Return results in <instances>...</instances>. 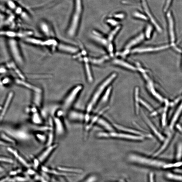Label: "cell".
<instances>
[{"instance_id": "obj_28", "label": "cell", "mask_w": 182, "mask_h": 182, "mask_svg": "<svg viewBox=\"0 0 182 182\" xmlns=\"http://www.w3.org/2000/svg\"><path fill=\"white\" fill-rule=\"evenodd\" d=\"M113 62L116 64L120 65V66L124 67L125 68L131 70H132L135 71V70H136V68L135 67L128 63L118 59H115L114 60Z\"/></svg>"}, {"instance_id": "obj_11", "label": "cell", "mask_w": 182, "mask_h": 182, "mask_svg": "<svg viewBox=\"0 0 182 182\" xmlns=\"http://www.w3.org/2000/svg\"><path fill=\"white\" fill-rule=\"evenodd\" d=\"M174 136V133H173L172 132L169 133L168 135L166 136L164 140L162 142L161 145L154 154L153 155L154 157H157V156L161 154L166 150L170 143H171Z\"/></svg>"}, {"instance_id": "obj_4", "label": "cell", "mask_w": 182, "mask_h": 182, "mask_svg": "<svg viewBox=\"0 0 182 182\" xmlns=\"http://www.w3.org/2000/svg\"><path fill=\"white\" fill-rule=\"evenodd\" d=\"M115 74H112L111 76L105 80L102 85H100L93 95L90 101L88 104L86 108V113L87 115H90V114L92 110L95 105L98 101L100 97L103 92L105 89L106 88L109 84L112 81L114 78H115Z\"/></svg>"}, {"instance_id": "obj_21", "label": "cell", "mask_w": 182, "mask_h": 182, "mask_svg": "<svg viewBox=\"0 0 182 182\" xmlns=\"http://www.w3.org/2000/svg\"><path fill=\"white\" fill-rule=\"evenodd\" d=\"M142 3H143L144 10H145L146 13L147 14H148L149 17L150 18L151 22H152L154 25L155 26L156 29H157L158 31L161 32V29L159 25L156 22V21L155 20L154 18H153L150 11H149L148 6H147V4L145 0H142Z\"/></svg>"}, {"instance_id": "obj_18", "label": "cell", "mask_w": 182, "mask_h": 182, "mask_svg": "<svg viewBox=\"0 0 182 182\" xmlns=\"http://www.w3.org/2000/svg\"><path fill=\"white\" fill-rule=\"evenodd\" d=\"M108 109V107L104 108L102 109L101 111L99 112V113L97 114L96 115L93 117V118L90 120V122L86 128V130L87 131H89L95 123H96L99 119L101 117L100 116L102 115L103 113H104L105 111Z\"/></svg>"}, {"instance_id": "obj_24", "label": "cell", "mask_w": 182, "mask_h": 182, "mask_svg": "<svg viewBox=\"0 0 182 182\" xmlns=\"http://www.w3.org/2000/svg\"><path fill=\"white\" fill-rule=\"evenodd\" d=\"M169 27V32L170 37L172 42L174 41L175 37L174 32V23L171 13L169 12L167 14Z\"/></svg>"}, {"instance_id": "obj_7", "label": "cell", "mask_w": 182, "mask_h": 182, "mask_svg": "<svg viewBox=\"0 0 182 182\" xmlns=\"http://www.w3.org/2000/svg\"><path fill=\"white\" fill-rule=\"evenodd\" d=\"M182 115V100L175 109L170 119L168 124L170 130H172L174 129L175 126L178 123Z\"/></svg>"}, {"instance_id": "obj_29", "label": "cell", "mask_w": 182, "mask_h": 182, "mask_svg": "<svg viewBox=\"0 0 182 182\" xmlns=\"http://www.w3.org/2000/svg\"><path fill=\"white\" fill-rule=\"evenodd\" d=\"M32 120L34 124L39 125L42 123V120L38 111L32 113Z\"/></svg>"}, {"instance_id": "obj_48", "label": "cell", "mask_w": 182, "mask_h": 182, "mask_svg": "<svg viewBox=\"0 0 182 182\" xmlns=\"http://www.w3.org/2000/svg\"><path fill=\"white\" fill-rule=\"evenodd\" d=\"M3 171V169L2 168L1 166H0V172H2Z\"/></svg>"}, {"instance_id": "obj_37", "label": "cell", "mask_w": 182, "mask_h": 182, "mask_svg": "<svg viewBox=\"0 0 182 182\" xmlns=\"http://www.w3.org/2000/svg\"><path fill=\"white\" fill-rule=\"evenodd\" d=\"M1 137L2 138L6 140L9 142H11V143H15V141H14L13 139L10 138V137L7 136L5 134H2Z\"/></svg>"}, {"instance_id": "obj_6", "label": "cell", "mask_w": 182, "mask_h": 182, "mask_svg": "<svg viewBox=\"0 0 182 182\" xmlns=\"http://www.w3.org/2000/svg\"><path fill=\"white\" fill-rule=\"evenodd\" d=\"M83 88L80 85H77L72 88L62 102V107L65 110H67L72 106Z\"/></svg>"}, {"instance_id": "obj_49", "label": "cell", "mask_w": 182, "mask_h": 182, "mask_svg": "<svg viewBox=\"0 0 182 182\" xmlns=\"http://www.w3.org/2000/svg\"><path fill=\"white\" fill-rule=\"evenodd\" d=\"M2 109H2V107L1 106H0V110H1Z\"/></svg>"}, {"instance_id": "obj_32", "label": "cell", "mask_w": 182, "mask_h": 182, "mask_svg": "<svg viewBox=\"0 0 182 182\" xmlns=\"http://www.w3.org/2000/svg\"><path fill=\"white\" fill-rule=\"evenodd\" d=\"M164 111H163L161 115L160 120V124L162 127H164L166 125L167 121V107L164 108Z\"/></svg>"}, {"instance_id": "obj_44", "label": "cell", "mask_w": 182, "mask_h": 182, "mask_svg": "<svg viewBox=\"0 0 182 182\" xmlns=\"http://www.w3.org/2000/svg\"><path fill=\"white\" fill-rule=\"evenodd\" d=\"M114 17L116 18L123 19L124 17L125 16L124 14H118L115 15V16H114Z\"/></svg>"}, {"instance_id": "obj_33", "label": "cell", "mask_w": 182, "mask_h": 182, "mask_svg": "<svg viewBox=\"0 0 182 182\" xmlns=\"http://www.w3.org/2000/svg\"><path fill=\"white\" fill-rule=\"evenodd\" d=\"M140 104H141L145 108L148 109L149 111L153 112V109L152 107L150 105L143 101V100L140 99Z\"/></svg>"}, {"instance_id": "obj_13", "label": "cell", "mask_w": 182, "mask_h": 182, "mask_svg": "<svg viewBox=\"0 0 182 182\" xmlns=\"http://www.w3.org/2000/svg\"><path fill=\"white\" fill-rule=\"evenodd\" d=\"M58 144H53L51 145L47 146V148L39 155L38 158V160L39 164L44 162L47 159L53 152L57 148Z\"/></svg>"}, {"instance_id": "obj_8", "label": "cell", "mask_w": 182, "mask_h": 182, "mask_svg": "<svg viewBox=\"0 0 182 182\" xmlns=\"http://www.w3.org/2000/svg\"><path fill=\"white\" fill-rule=\"evenodd\" d=\"M56 50L60 52L73 55L77 54L80 51L77 47L66 43L59 42L56 48Z\"/></svg>"}, {"instance_id": "obj_10", "label": "cell", "mask_w": 182, "mask_h": 182, "mask_svg": "<svg viewBox=\"0 0 182 182\" xmlns=\"http://www.w3.org/2000/svg\"><path fill=\"white\" fill-rule=\"evenodd\" d=\"M143 115L145 122L147 125H148L149 129H150L152 132L153 133L154 136H155L158 141L162 143L164 140L166 136H165L159 131L158 128L155 126V125L153 124L150 120H149L148 118L146 116L143 112Z\"/></svg>"}, {"instance_id": "obj_30", "label": "cell", "mask_w": 182, "mask_h": 182, "mask_svg": "<svg viewBox=\"0 0 182 182\" xmlns=\"http://www.w3.org/2000/svg\"><path fill=\"white\" fill-rule=\"evenodd\" d=\"M58 169L64 172L71 173H80L82 172V170L80 169L74 168L64 167H59Z\"/></svg>"}, {"instance_id": "obj_27", "label": "cell", "mask_w": 182, "mask_h": 182, "mask_svg": "<svg viewBox=\"0 0 182 182\" xmlns=\"http://www.w3.org/2000/svg\"><path fill=\"white\" fill-rule=\"evenodd\" d=\"M144 37V34H141L139 36H138L136 38H135L133 39L131 41L129 42L126 47V48L127 49H129L130 48L133 46L136 45V44L140 43L143 40Z\"/></svg>"}, {"instance_id": "obj_36", "label": "cell", "mask_w": 182, "mask_h": 182, "mask_svg": "<svg viewBox=\"0 0 182 182\" xmlns=\"http://www.w3.org/2000/svg\"><path fill=\"white\" fill-rule=\"evenodd\" d=\"M111 88H110L107 90L106 92L105 93L103 97H102V101L103 103L107 101L108 100L110 94Z\"/></svg>"}, {"instance_id": "obj_3", "label": "cell", "mask_w": 182, "mask_h": 182, "mask_svg": "<svg viewBox=\"0 0 182 182\" xmlns=\"http://www.w3.org/2000/svg\"><path fill=\"white\" fill-rule=\"evenodd\" d=\"M97 136L100 138H112L123 140H129L130 141H141L146 138L143 136L128 133L121 132H100L97 134Z\"/></svg>"}, {"instance_id": "obj_39", "label": "cell", "mask_w": 182, "mask_h": 182, "mask_svg": "<svg viewBox=\"0 0 182 182\" xmlns=\"http://www.w3.org/2000/svg\"><path fill=\"white\" fill-rule=\"evenodd\" d=\"M0 161L9 163H12L13 162V161L10 158L3 157H0Z\"/></svg>"}, {"instance_id": "obj_45", "label": "cell", "mask_w": 182, "mask_h": 182, "mask_svg": "<svg viewBox=\"0 0 182 182\" xmlns=\"http://www.w3.org/2000/svg\"><path fill=\"white\" fill-rule=\"evenodd\" d=\"M8 145L5 142L3 141H0V145H2L3 146H7Z\"/></svg>"}, {"instance_id": "obj_38", "label": "cell", "mask_w": 182, "mask_h": 182, "mask_svg": "<svg viewBox=\"0 0 182 182\" xmlns=\"http://www.w3.org/2000/svg\"><path fill=\"white\" fill-rule=\"evenodd\" d=\"M134 15L135 17L137 18L142 19L145 20H148V18H147L145 16L138 12H135L134 14Z\"/></svg>"}, {"instance_id": "obj_17", "label": "cell", "mask_w": 182, "mask_h": 182, "mask_svg": "<svg viewBox=\"0 0 182 182\" xmlns=\"http://www.w3.org/2000/svg\"><path fill=\"white\" fill-rule=\"evenodd\" d=\"M16 82L19 85L24 86L25 87L29 88V89L31 90L32 92H40L42 91V90L39 87H37L32 84L25 81L24 80H19L17 79L16 80Z\"/></svg>"}, {"instance_id": "obj_41", "label": "cell", "mask_w": 182, "mask_h": 182, "mask_svg": "<svg viewBox=\"0 0 182 182\" xmlns=\"http://www.w3.org/2000/svg\"><path fill=\"white\" fill-rule=\"evenodd\" d=\"M107 22L110 23V24H111V25L114 26L118 24V22L117 21L113 19H109L107 20Z\"/></svg>"}, {"instance_id": "obj_23", "label": "cell", "mask_w": 182, "mask_h": 182, "mask_svg": "<svg viewBox=\"0 0 182 182\" xmlns=\"http://www.w3.org/2000/svg\"><path fill=\"white\" fill-rule=\"evenodd\" d=\"M14 95L13 93L12 92H11L8 95L7 98L6 100L5 104L3 109H2V111L1 113V117H0V119L1 120L3 118L6 113L7 110L8 109L9 106V105H10L12 99Z\"/></svg>"}, {"instance_id": "obj_14", "label": "cell", "mask_w": 182, "mask_h": 182, "mask_svg": "<svg viewBox=\"0 0 182 182\" xmlns=\"http://www.w3.org/2000/svg\"><path fill=\"white\" fill-rule=\"evenodd\" d=\"M11 50L16 61L20 64H22L23 60L19 48L18 47L17 42L14 40H11Z\"/></svg>"}, {"instance_id": "obj_5", "label": "cell", "mask_w": 182, "mask_h": 182, "mask_svg": "<svg viewBox=\"0 0 182 182\" xmlns=\"http://www.w3.org/2000/svg\"><path fill=\"white\" fill-rule=\"evenodd\" d=\"M24 40L27 42L32 45L41 47L50 48L52 50H55L59 42V41L57 40L56 38L41 39L30 36L24 39Z\"/></svg>"}, {"instance_id": "obj_12", "label": "cell", "mask_w": 182, "mask_h": 182, "mask_svg": "<svg viewBox=\"0 0 182 182\" xmlns=\"http://www.w3.org/2000/svg\"><path fill=\"white\" fill-rule=\"evenodd\" d=\"M113 127L116 129L120 130L121 132L128 133L135 135H140L145 137L146 138H152L151 135L149 134L144 133V132L139 131V130L133 129L131 128L123 126L122 125L118 124H114Z\"/></svg>"}, {"instance_id": "obj_47", "label": "cell", "mask_w": 182, "mask_h": 182, "mask_svg": "<svg viewBox=\"0 0 182 182\" xmlns=\"http://www.w3.org/2000/svg\"><path fill=\"white\" fill-rule=\"evenodd\" d=\"M178 164L179 167L182 166V161H178Z\"/></svg>"}, {"instance_id": "obj_19", "label": "cell", "mask_w": 182, "mask_h": 182, "mask_svg": "<svg viewBox=\"0 0 182 182\" xmlns=\"http://www.w3.org/2000/svg\"><path fill=\"white\" fill-rule=\"evenodd\" d=\"M33 101L34 105L37 107L41 106L43 100V91L40 92H33Z\"/></svg>"}, {"instance_id": "obj_20", "label": "cell", "mask_w": 182, "mask_h": 182, "mask_svg": "<svg viewBox=\"0 0 182 182\" xmlns=\"http://www.w3.org/2000/svg\"><path fill=\"white\" fill-rule=\"evenodd\" d=\"M97 124L105 129L107 130V132L114 131V128L111 124L105 119L100 117L97 121Z\"/></svg>"}, {"instance_id": "obj_26", "label": "cell", "mask_w": 182, "mask_h": 182, "mask_svg": "<svg viewBox=\"0 0 182 182\" xmlns=\"http://www.w3.org/2000/svg\"><path fill=\"white\" fill-rule=\"evenodd\" d=\"M165 177L170 181L182 182V175L168 173L166 174Z\"/></svg>"}, {"instance_id": "obj_43", "label": "cell", "mask_w": 182, "mask_h": 182, "mask_svg": "<svg viewBox=\"0 0 182 182\" xmlns=\"http://www.w3.org/2000/svg\"><path fill=\"white\" fill-rule=\"evenodd\" d=\"M149 182H155L154 174L153 172H151L149 174Z\"/></svg>"}, {"instance_id": "obj_22", "label": "cell", "mask_w": 182, "mask_h": 182, "mask_svg": "<svg viewBox=\"0 0 182 182\" xmlns=\"http://www.w3.org/2000/svg\"><path fill=\"white\" fill-rule=\"evenodd\" d=\"M70 118L72 120L82 121L85 120V114L76 111L71 112L70 114Z\"/></svg>"}, {"instance_id": "obj_35", "label": "cell", "mask_w": 182, "mask_h": 182, "mask_svg": "<svg viewBox=\"0 0 182 182\" xmlns=\"http://www.w3.org/2000/svg\"><path fill=\"white\" fill-rule=\"evenodd\" d=\"M36 135L37 138L39 141L42 142H44L47 140V138L45 135L40 133H37Z\"/></svg>"}, {"instance_id": "obj_40", "label": "cell", "mask_w": 182, "mask_h": 182, "mask_svg": "<svg viewBox=\"0 0 182 182\" xmlns=\"http://www.w3.org/2000/svg\"><path fill=\"white\" fill-rule=\"evenodd\" d=\"M151 30V27L150 26H149L148 28H147L146 32V35L147 38H149L150 37Z\"/></svg>"}, {"instance_id": "obj_31", "label": "cell", "mask_w": 182, "mask_h": 182, "mask_svg": "<svg viewBox=\"0 0 182 182\" xmlns=\"http://www.w3.org/2000/svg\"><path fill=\"white\" fill-rule=\"evenodd\" d=\"M138 89L137 88L135 92V109L136 114H138L139 110L140 99L138 95Z\"/></svg>"}, {"instance_id": "obj_46", "label": "cell", "mask_w": 182, "mask_h": 182, "mask_svg": "<svg viewBox=\"0 0 182 182\" xmlns=\"http://www.w3.org/2000/svg\"><path fill=\"white\" fill-rule=\"evenodd\" d=\"M6 72V70L4 68L0 69V73H5Z\"/></svg>"}, {"instance_id": "obj_9", "label": "cell", "mask_w": 182, "mask_h": 182, "mask_svg": "<svg viewBox=\"0 0 182 182\" xmlns=\"http://www.w3.org/2000/svg\"><path fill=\"white\" fill-rule=\"evenodd\" d=\"M39 27L42 33L46 38H55L54 30L49 23L45 20L42 21L39 23Z\"/></svg>"}, {"instance_id": "obj_2", "label": "cell", "mask_w": 182, "mask_h": 182, "mask_svg": "<svg viewBox=\"0 0 182 182\" xmlns=\"http://www.w3.org/2000/svg\"><path fill=\"white\" fill-rule=\"evenodd\" d=\"M129 159L132 162L158 168H164L165 166L167 164L161 160L146 157L135 153L130 154L129 155Z\"/></svg>"}, {"instance_id": "obj_1", "label": "cell", "mask_w": 182, "mask_h": 182, "mask_svg": "<svg viewBox=\"0 0 182 182\" xmlns=\"http://www.w3.org/2000/svg\"><path fill=\"white\" fill-rule=\"evenodd\" d=\"M82 11L81 0H74L73 10L66 31L69 38H74L78 33Z\"/></svg>"}, {"instance_id": "obj_42", "label": "cell", "mask_w": 182, "mask_h": 182, "mask_svg": "<svg viewBox=\"0 0 182 182\" xmlns=\"http://www.w3.org/2000/svg\"><path fill=\"white\" fill-rule=\"evenodd\" d=\"M171 1L172 0H167L166 5L164 8L165 11H166L168 10V8L169 7V6H170Z\"/></svg>"}, {"instance_id": "obj_34", "label": "cell", "mask_w": 182, "mask_h": 182, "mask_svg": "<svg viewBox=\"0 0 182 182\" xmlns=\"http://www.w3.org/2000/svg\"><path fill=\"white\" fill-rule=\"evenodd\" d=\"M120 29V26H118L115 29H114L112 32L110 34L109 36L108 37V40L109 42H111L113 38V37L117 33L119 30Z\"/></svg>"}, {"instance_id": "obj_16", "label": "cell", "mask_w": 182, "mask_h": 182, "mask_svg": "<svg viewBox=\"0 0 182 182\" xmlns=\"http://www.w3.org/2000/svg\"><path fill=\"white\" fill-rule=\"evenodd\" d=\"M174 157L177 162L180 161L182 158V140H179L175 144Z\"/></svg>"}, {"instance_id": "obj_25", "label": "cell", "mask_w": 182, "mask_h": 182, "mask_svg": "<svg viewBox=\"0 0 182 182\" xmlns=\"http://www.w3.org/2000/svg\"><path fill=\"white\" fill-rule=\"evenodd\" d=\"M167 46L163 47H162L157 48H138L135 49L132 51L133 53H142L145 52H151V51H156L162 50V49L167 48Z\"/></svg>"}, {"instance_id": "obj_15", "label": "cell", "mask_w": 182, "mask_h": 182, "mask_svg": "<svg viewBox=\"0 0 182 182\" xmlns=\"http://www.w3.org/2000/svg\"><path fill=\"white\" fill-rule=\"evenodd\" d=\"M53 121L56 133L58 135L63 134L64 132V128L61 119L58 117H55L53 118Z\"/></svg>"}]
</instances>
